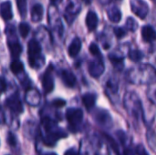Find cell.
<instances>
[{
    "label": "cell",
    "instance_id": "cell-1",
    "mask_svg": "<svg viewBox=\"0 0 156 155\" xmlns=\"http://www.w3.org/2000/svg\"><path fill=\"white\" fill-rule=\"evenodd\" d=\"M27 53H28V62L31 68L36 66V61L41 54V47L36 39H31L27 45Z\"/></svg>",
    "mask_w": 156,
    "mask_h": 155
},
{
    "label": "cell",
    "instance_id": "cell-2",
    "mask_svg": "<svg viewBox=\"0 0 156 155\" xmlns=\"http://www.w3.org/2000/svg\"><path fill=\"white\" fill-rule=\"evenodd\" d=\"M66 118L70 125L76 126L82 122L83 119V111L80 109L70 108L66 112Z\"/></svg>",
    "mask_w": 156,
    "mask_h": 155
},
{
    "label": "cell",
    "instance_id": "cell-3",
    "mask_svg": "<svg viewBox=\"0 0 156 155\" xmlns=\"http://www.w3.org/2000/svg\"><path fill=\"white\" fill-rule=\"evenodd\" d=\"M42 85H43L44 91L46 93L51 92L54 89V79L50 73V68L45 72V74L42 78Z\"/></svg>",
    "mask_w": 156,
    "mask_h": 155
},
{
    "label": "cell",
    "instance_id": "cell-4",
    "mask_svg": "<svg viewBox=\"0 0 156 155\" xmlns=\"http://www.w3.org/2000/svg\"><path fill=\"white\" fill-rule=\"evenodd\" d=\"M0 16L5 21L12 19L13 13H12V5H11L10 1H5V2L1 3V5H0Z\"/></svg>",
    "mask_w": 156,
    "mask_h": 155
},
{
    "label": "cell",
    "instance_id": "cell-5",
    "mask_svg": "<svg viewBox=\"0 0 156 155\" xmlns=\"http://www.w3.org/2000/svg\"><path fill=\"white\" fill-rule=\"evenodd\" d=\"M6 105L15 112L16 113H22L23 112V106L22 103L19 100V98L17 97V95H13L11 98H9L6 100Z\"/></svg>",
    "mask_w": 156,
    "mask_h": 155
},
{
    "label": "cell",
    "instance_id": "cell-6",
    "mask_svg": "<svg viewBox=\"0 0 156 155\" xmlns=\"http://www.w3.org/2000/svg\"><path fill=\"white\" fill-rule=\"evenodd\" d=\"M98 22H99V18L96 13L93 11H89L86 16V26L89 31H93L97 27Z\"/></svg>",
    "mask_w": 156,
    "mask_h": 155
},
{
    "label": "cell",
    "instance_id": "cell-7",
    "mask_svg": "<svg viewBox=\"0 0 156 155\" xmlns=\"http://www.w3.org/2000/svg\"><path fill=\"white\" fill-rule=\"evenodd\" d=\"M44 14V8L42 5L36 4L31 8V19L33 22H38L42 19Z\"/></svg>",
    "mask_w": 156,
    "mask_h": 155
},
{
    "label": "cell",
    "instance_id": "cell-8",
    "mask_svg": "<svg viewBox=\"0 0 156 155\" xmlns=\"http://www.w3.org/2000/svg\"><path fill=\"white\" fill-rule=\"evenodd\" d=\"M80 49H81V40L79 37H75L72 40V42L70 43V45H69V47L68 48L69 55L71 58H75L79 54Z\"/></svg>",
    "mask_w": 156,
    "mask_h": 155
},
{
    "label": "cell",
    "instance_id": "cell-9",
    "mask_svg": "<svg viewBox=\"0 0 156 155\" xmlns=\"http://www.w3.org/2000/svg\"><path fill=\"white\" fill-rule=\"evenodd\" d=\"M142 37L145 42H152L155 39V31L151 26H144L142 28Z\"/></svg>",
    "mask_w": 156,
    "mask_h": 155
},
{
    "label": "cell",
    "instance_id": "cell-10",
    "mask_svg": "<svg viewBox=\"0 0 156 155\" xmlns=\"http://www.w3.org/2000/svg\"><path fill=\"white\" fill-rule=\"evenodd\" d=\"M61 79L64 82V84L67 87L69 88H73L76 84V77L74 76V74L70 71L68 70H63L61 72Z\"/></svg>",
    "mask_w": 156,
    "mask_h": 155
},
{
    "label": "cell",
    "instance_id": "cell-11",
    "mask_svg": "<svg viewBox=\"0 0 156 155\" xmlns=\"http://www.w3.org/2000/svg\"><path fill=\"white\" fill-rule=\"evenodd\" d=\"M97 97L93 93H86L82 96V102L87 110H90L94 107L96 103Z\"/></svg>",
    "mask_w": 156,
    "mask_h": 155
},
{
    "label": "cell",
    "instance_id": "cell-12",
    "mask_svg": "<svg viewBox=\"0 0 156 155\" xmlns=\"http://www.w3.org/2000/svg\"><path fill=\"white\" fill-rule=\"evenodd\" d=\"M8 44V48H9V50L11 52V55L13 58H18L19 55L21 54L22 52V47L21 45L18 43L17 40H15V41H8L7 42Z\"/></svg>",
    "mask_w": 156,
    "mask_h": 155
},
{
    "label": "cell",
    "instance_id": "cell-13",
    "mask_svg": "<svg viewBox=\"0 0 156 155\" xmlns=\"http://www.w3.org/2000/svg\"><path fill=\"white\" fill-rule=\"evenodd\" d=\"M10 69H11V71L14 74H18V73H20V72H22L24 70V65L20 60L16 59V60L12 61V63L10 65Z\"/></svg>",
    "mask_w": 156,
    "mask_h": 155
},
{
    "label": "cell",
    "instance_id": "cell-14",
    "mask_svg": "<svg viewBox=\"0 0 156 155\" xmlns=\"http://www.w3.org/2000/svg\"><path fill=\"white\" fill-rule=\"evenodd\" d=\"M18 30H19V33L21 35V37L25 38V37H27V35H28V33L30 31V26H29V25L27 23L22 22L18 26Z\"/></svg>",
    "mask_w": 156,
    "mask_h": 155
},
{
    "label": "cell",
    "instance_id": "cell-15",
    "mask_svg": "<svg viewBox=\"0 0 156 155\" xmlns=\"http://www.w3.org/2000/svg\"><path fill=\"white\" fill-rule=\"evenodd\" d=\"M17 8L19 10V14L22 17H26L27 16V0H16Z\"/></svg>",
    "mask_w": 156,
    "mask_h": 155
},
{
    "label": "cell",
    "instance_id": "cell-16",
    "mask_svg": "<svg viewBox=\"0 0 156 155\" xmlns=\"http://www.w3.org/2000/svg\"><path fill=\"white\" fill-rule=\"evenodd\" d=\"M109 17L112 22H119L122 18V14L121 11H119L117 8H112V12L109 13Z\"/></svg>",
    "mask_w": 156,
    "mask_h": 155
},
{
    "label": "cell",
    "instance_id": "cell-17",
    "mask_svg": "<svg viewBox=\"0 0 156 155\" xmlns=\"http://www.w3.org/2000/svg\"><path fill=\"white\" fill-rule=\"evenodd\" d=\"M129 58L135 62L140 61L143 58H144V54L140 51V50H132L129 53Z\"/></svg>",
    "mask_w": 156,
    "mask_h": 155
},
{
    "label": "cell",
    "instance_id": "cell-18",
    "mask_svg": "<svg viewBox=\"0 0 156 155\" xmlns=\"http://www.w3.org/2000/svg\"><path fill=\"white\" fill-rule=\"evenodd\" d=\"M90 52L93 56H101L100 48H99V47H98L95 43L90 44Z\"/></svg>",
    "mask_w": 156,
    "mask_h": 155
},
{
    "label": "cell",
    "instance_id": "cell-19",
    "mask_svg": "<svg viewBox=\"0 0 156 155\" xmlns=\"http://www.w3.org/2000/svg\"><path fill=\"white\" fill-rule=\"evenodd\" d=\"M114 34L115 36L118 37V38H122L125 35H126V32L123 28H121V27H115L114 28Z\"/></svg>",
    "mask_w": 156,
    "mask_h": 155
},
{
    "label": "cell",
    "instance_id": "cell-20",
    "mask_svg": "<svg viewBox=\"0 0 156 155\" xmlns=\"http://www.w3.org/2000/svg\"><path fill=\"white\" fill-rule=\"evenodd\" d=\"M7 143L9 145L11 146H15L16 144V136L12 133V132H8L7 134Z\"/></svg>",
    "mask_w": 156,
    "mask_h": 155
},
{
    "label": "cell",
    "instance_id": "cell-21",
    "mask_svg": "<svg viewBox=\"0 0 156 155\" xmlns=\"http://www.w3.org/2000/svg\"><path fill=\"white\" fill-rule=\"evenodd\" d=\"M110 60L112 61V63L114 65V66H119L120 63H122V58H118V57H115V56H110Z\"/></svg>",
    "mask_w": 156,
    "mask_h": 155
},
{
    "label": "cell",
    "instance_id": "cell-22",
    "mask_svg": "<svg viewBox=\"0 0 156 155\" xmlns=\"http://www.w3.org/2000/svg\"><path fill=\"white\" fill-rule=\"evenodd\" d=\"M52 104H53V106H55L57 108H61V107L65 106L66 101L64 100H61V99H56L52 101Z\"/></svg>",
    "mask_w": 156,
    "mask_h": 155
},
{
    "label": "cell",
    "instance_id": "cell-23",
    "mask_svg": "<svg viewBox=\"0 0 156 155\" xmlns=\"http://www.w3.org/2000/svg\"><path fill=\"white\" fill-rule=\"evenodd\" d=\"M136 153L137 155H148L146 150L143 145H138V147L136 148Z\"/></svg>",
    "mask_w": 156,
    "mask_h": 155
},
{
    "label": "cell",
    "instance_id": "cell-24",
    "mask_svg": "<svg viewBox=\"0 0 156 155\" xmlns=\"http://www.w3.org/2000/svg\"><path fill=\"white\" fill-rule=\"evenodd\" d=\"M5 82L4 79H0V92L5 91Z\"/></svg>",
    "mask_w": 156,
    "mask_h": 155
},
{
    "label": "cell",
    "instance_id": "cell-25",
    "mask_svg": "<svg viewBox=\"0 0 156 155\" xmlns=\"http://www.w3.org/2000/svg\"><path fill=\"white\" fill-rule=\"evenodd\" d=\"M64 155H77V152H76L75 149L71 148V149H69V150L65 153V154Z\"/></svg>",
    "mask_w": 156,
    "mask_h": 155
},
{
    "label": "cell",
    "instance_id": "cell-26",
    "mask_svg": "<svg viewBox=\"0 0 156 155\" xmlns=\"http://www.w3.org/2000/svg\"><path fill=\"white\" fill-rule=\"evenodd\" d=\"M123 155H135L134 154V152L131 149H127L124 151V154Z\"/></svg>",
    "mask_w": 156,
    "mask_h": 155
},
{
    "label": "cell",
    "instance_id": "cell-27",
    "mask_svg": "<svg viewBox=\"0 0 156 155\" xmlns=\"http://www.w3.org/2000/svg\"><path fill=\"white\" fill-rule=\"evenodd\" d=\"M60 1H62V0H50V2H51L52 4H58V3H59Z\"/></svg>",
    "mask_w": 156,
    "mask_h": 155
},
{
    "label": "cell",
    "instance_id": "cell-28",
    "mask_svg": "<svg viewBox=\"0 0 156 155\" xmlns=\"http://www.w3.org/2000/svg\"><path fill=\"white\" fill-rule=\"evenodd\" d=\"M84 1H85V3H86V4H89L91 0H84Z\"/></svg>",
    "mask_w": 156,
    "mask_h": 155
},
{
    "label": "cell",
    "instance_id": "cell-29",
    "mask_svg": "<svg viewBox=\"0 0 156 155\" xmlns=\"http://www.w3.org/2000/svg\"><path fill=\"white\" fill-rule=\"evenodd\" d=\"M47 155H57L56 153H48Z\"/></svg>",
    "mask_w": 156,
    "mask_h": 155
},
{
    "label": "cell",
    "instance_id": "cell-30",
    "mask_svg": "<svg viewBox=\"0 0 156 155\" xmlns=\"http://www.w3.org/2000/svg\"><path fill=\"white\" fill-rule=\"evenodd\" d=\"M153 1H154V0H153Z\"/></svg>",
    "mask_w": 156,
    "mask_h": 155
}]
</instances>
